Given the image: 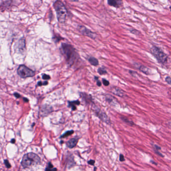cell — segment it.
<instances>
[{"mask_svg": "<svg viewBox=\"0 0 171 171\" xmlns=\"http://www.w3.org/2000/svg\"><path fill=\"white\" fill-rule=\"evenodd\" d=\"M60 51L65 57L67 63L70 66L74 65L79 61L80 56L77 49L71 44L63 43L60 47Z\"/></svg>", "mask_w": 171, "mask_h": 171, "instance_id": "obj_1", "label": "cell"}, {"mask_svg": "<svg viewBox=\"0 0 171 171\" xmlns=\"http://www.w3.org/2000/svg\"><path fill=\"white\" fill-rule=\"evenodd\" d=\"M53 7L56 12L58 22L60 23H65L68 12L63 3L60 0H57L54 3Z\"/></svg>", "mask_w": 171, "mask_h": 171, "instance_id": "obj_2", "label": "cell"}, {"mask_svg": "<svg viewBox=\"0 0 171 171\" xmlns=\"http://www.w3.org/2000/svg\"><path fill=\"white\" fill-rule=\"evenodd\" d=\"M40 163V158L37 155L33 153H28L23 157L21 164L24 168L38 165Z\"/></svg>", "mask_w": 171, "mask_h": 171, "instance_id": "obj_3", "label": "cell"}, {"mask_svg": "<svg viewBox=\"0 0 171 171\" xmlns=\"http://www.w3.org/2000/svg\"><path fill=\"white\" fill-rule=\"evenodd\" d=\"M150 51L159 63L162 64L168 63V56L159 47L155 45L153 46L150 49Z\"/></svg>", "mask_w": 171, "mask_h": 171, "instance_id": "obj_4", "label": "cell"}, {"mask_svg": "<svg viewBox=\"0 0 171 171\" xmlns=\"http://www.w3.org/2000/svg\"><path fill=\"white\" fill-rule=\"evenodd\" d=\"M18 74L22 78L32 77L35 75V72L25 65H20L18 69Z\"/></svg>", "mask_w": 171, "mask_h": 171, "instance_id": "obj_5", "label": "cell"}, {"mask_svg": "<svg viewBox=\"0 0 171 171\" xmlns=\"http://www.w3.org/2000/svg\"><path fill=\"white\" fill-rule=\"evenodd\" d=\"M77 29L80 34L86 37H89L93 40L96 39L97 38V34L93 32L84 26L78 25L77 27Z\"/></svg>", "mask_w": 171, "mask_h": 171, "instance_id": "obj_6", "label": "cell"}, {"mask_svg": "<svg viewBox=\"0 0 171 171\" xmlns=\"http://www.w3.org/2000/svg\"><path fill=\"white\" fill-rule=\"evenodd\" d=\"M94 110L95 113L96 114V116L99 117L102 122H105V123H107V124H110L111 122H110V119L105 112H103L102 110H101V109H98V108H94Z\"/></svg>", "mask_w": 171, "mask_h": 171, "instance_id": "obj_7", "label": "cell"}, {"mask_svg": "<svg viewBox=\"0 0 171 171\" xmlns=\"http://www.w3.org/2000/svg\"><path fill=\"white\" fill-rule=\"evenodd\" d=\"M108 4L109 6L117 9L122 7L123 5V0H108Z\"/></svg>", "mask_w": 171, "mask_h": 171, "instance_id": "obj_8", "label": "cell"}, {"mask_svg": "<svg viewBox=\"0 0 171 171\" xmlns=\"http://www.w3.org/2000/svg\"><path fill=\"white\" fill-rule=\"evenodd\" d=\"M112 92L115 94L117 96H120V97H122V98H123L124 97V92H123V91H122V89H120V88L117 87H114L112 89Z\"/></svg>", "mask_w": 171, "mask_h": 171, "instance_id": "obj_9", "label": "cell"}, {"mask_svg": "<svg viewBox=\"0 0 171 171\" xmlns=\"http://www.w3.org/2000/svg\"><path fill=\"white\" fill-rule=\"evenodd\" d=\"M78 139H76V138H73L71 139L67 143V146L69 148H73L77 146V144L78 143Z\"/></svg>", "mask_w": 171, "mask_h": 171, "instance_id": "obj_10", "label": "cell"}, {"mask_svg": "<svg viewBox=\"0 0 171 171\" xmlns=\"http://www.w3.org/2000/svg\"><path fill=\"white\" fill-rule=\"evenodd\" d=\"M25 48V40H20L17 43V50H18L19 51H20V50L21 51V50H23Z\"/></svg>", "mask_w": 171, "mask_h": 171, "instance_id": "obj_11", "label": "cell"}, {"mask_svg": "<svg viewBox=\"0 0 171 171\" xmlns=\"http://www.w3.org/2000/svg\"><path fill=\"white\" fill-rule=\"evenodd\" d=\"M139 69L141 71V72H143L144 73L146 74L147 75H150L151 74V70L149 68H148L147 67L143 66V65H141L139 67Z\"/></svg>", "mask_w": 171, "mask_h": 171, "instance_id": "obj_12", "label": "cell"}, {"mask_svg": "<svg viewBox=\"0 0 171 171\" xmlns=\"http://www.w3.org/2000/svg\"><path fill=\"white\" fill-rule=\"evenodd\" d=\"M80 104V102L78 101L69 102H68V106L69 108H72V110H75L77 109V105Z\"/></svg>", "mask_w": 171, "mask_h": 171, "instance_id": "obj_13", "label": "cell"}, {"mask_svg": "<svg viewBox=\"0 0 171 171\" xmlns=\"http://www.w3.org/2000/svg\"><path fill=\"white\" fill-rule=\"evenodd\" d=\"M88 61H89L91 65L95 66H98L99 64L98 60L96 58L94 57H90L88 58Z\"/></svg>", "mask_w": 171, "mask_h": 171, "instance_id": "obj_14", "label": "cell"}, {"mask_svg": "<svg viewBox=\"0 0 171 171\" xmlns=\"http://www.w3.org/2000/svg\"><path fill=\"white\" fill-rule=\"evenodd\" d=\"M121 119H122V120H123V122L129 124L130 126H132L134 124V123H133L132 121L129 120V119L126 118V117H124V116H122V117H121Z\"/></svg>", "mask_w": 171, "mask_h": 171, "instance_id": "obj_15", "label": "cell"}, {"mask_svg": "<svg viewBox=\"0 0 171 171\" xmlns=\"http://www.w3.org/2000/svg\"><path fill=\"white\" fill-rule=\"evenodd\" d=\"M116 98H113L112 96H110V95H107L106 96V101H108L109 103H116Z\"/></svg>", "mask_w": 171, "mask_h": 171, "instance_id": "obj_16", "label": "cell"}, {"mask_svg": "<svg viewBox=\"0 0 171 171\" xmlns=\"http://www.w3.org/2000/svg\"><path fill=\"white\" fill-rule=\"evenodd\" d=\"M98 73L100 75H104V74H106L107 73V71H106V70L105 69V68L100 67L98 69Z\"/></svg>", "mask_w": 171, "mask_h": 171, "instance_id": "obj_17", "label": "cell"}, {"mask_svg": "<svg viewBox=\"0 0 171 171\" xmlns=\"http://www.w3.org/2000/svg\"><path fill=\"white\" fill-rule=\"evenodd\" d=\"M73 130H69V131H67V132H66L65 134H64L61 136V137H68V136H70V135L72 134H73Z\"/></svg>", "mask_w": 171, "mask_h": 171, "instance_id": "obj_18", "label": "cell"}, {"mask_svg": "<svg viewBox=\"0 0 171 171\" xmlns=\"http://www.w3.org/2000/svg\"><path fill=\"white\" fill-rule=\"evenodd\" d=\"M102 82H103V85L105 86H109V81L107 80L106 79H102Z\"/></svg>", "mask_w": 171, "mask_h": 171, "instance_id": "obj_19", "label": "cell"}, {"mask_svg": "<svg viewBox=\"0 0 171 171\" xmlns=\"http://www.w3.org/2000/svg\"><path fill=\"white\" fill-rule=\"evenodd\" d=\"M5 165H6V167L7 168H11V165H10V163H9V162L7 160H5Z\"/></svg>", "mask_w": 171, "mask_h": 171, "instance_id": "obj_20", "label": "cell"}, {"mask_svg": "<svg viewBox=\"0 0 171 171\" xmlns=\"http://www.w3.org/2000/svg\"><path fill=\"white\" fill-rule=\"evenodd\" d=\"M166 81L169 84H171V77H166Z\"/></svg>", "mask_w": 171, "mask_h": 171, "instance_id": "obj_21", "label": "cell"}, {"mask_svg": "<svg viewBox=\"0 0 171 171\" xmlns=\"http://www.w3.org/2000/svg\"><path fill=\"white\" fill-rule=\"evenodd\" d=\"M43 79H45V80H48L50 78V77L49 75H46V74H43L42 77Z\"/></svg>", "mask_w": 171, "mask_h": 171, "instance_id": "obj_22", "label": "cell"}, {"mask_svg": "<svg viewBox=\"0 0 171 171\" xmlns=\"http://www.w3.org/2000/svg\"><path fill=\"white\" fill-rule=\"evenodd\" d=\"M47 84H48V82L47 81H46V82H39L38 84V85L39 86H41V85H47Z\"/></svg>", "mask_w": 171, "mask_h": 171, "instance_id": "obj_23", "label": "cell"}, {"mask_svg": "<svg viewBox=\"0 0 171 171\" xmlns=\"http://www.w3.org/2000/svg\"><path fill=\"white\" fill-rule=\"evenodd\" d=\"M119 160L121 162L124 161V157L123 155L122 154L120 155V156H119Z\"/></svg>", "mask_w": 171, "mask_h": 171, "instance_id": "obj_24", "label": "cell"}, {"mask_svg": "<svg viewBox=\"0 0 171 171\" xmlns=\"http://www.w3.org/2000/svg\"><path fill=\"white\" fill-rule=\"evenodd\" d=\"M88 164H89V165H94L95 161L94 160H91L88 162Z\"/></svg>", "mask_w": 171, "mask_h": 171, "instance_id": "obj_25", "label": "cell"}, {"mask_svg": "<svg viewBox=\"0 0 171 171\" xmlns=\"http://www.w3.org/2000/svg\"><path fill=\"white\" fill-rule=\"evenodd\" d=\"M14 95L15 96L16 98H19L20 97V95L19 94H18V93H15Z\"/></svg>", "mask_w": 171, "mask_h": 171, "instance_id": "obj_26", "label": "cell"}, {"mask_svg": "<svg viewBox=\"0 0 171 171\" xmlns=\"http://www.w3.org/2000/svg\"><path fill=\"white\" fill-rule=\"evenodd\" d=\"M97 85H98V86H102V83H101L99 81H98V82H97Z\"/></svg>", "mask_w": 171, "mask_h": 171, "instance_id": "obj_27", "label": "cell"}, {"mask_svg": "<svg viewBox=\"0 0 171 171\" xmlns=\"http://www.w3.org/2000/svg\"><path fill=\"white\" fill-rule=\"evenodd\" d=\"M15 141V140L14 139H13V140L11 141L12 143H14Z\"/></svg>", "mask_w": 171, "mask_h": 171, "instance_id": "obj_28", "label": "cell"}]
</instances>
